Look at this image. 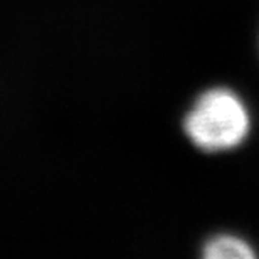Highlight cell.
Returning a JSON list of instances; mask_svg holds the SVG:
<instances>
[{
	"instance_id": "6da1fadb",
	"label": "cell",
	"mask_w": 259,
	"mask_h": 259,
	"mask_svg": "<svg viewBox=\"0 0 259 259\" xmlns=\"http://www.w3.org/2000/svg\"><path fill=\"white\" fill-rule=\"evenodd\" d=\"M184 130L197 148L224 152L244 142L249 113L237 95L226 88H214L194 103L184 120Z\"/></svg>"
},
{
	"instance_id": "7a4b0ae2",
	"label": "cell",
	"mask_w": 259,
	"mask_h": 259,
	"mask_svg": "<svg viewBox=\"0 0 259 259\" xmlns=\"http://www.w3.org/2000/svg\"><path fill=\"white\" fill-rule=\"evenodd\" d=\"M254 256L251 246L234 236H217L204 247V257L209 259H252Z\"/></svg>"
}]
</instances>
